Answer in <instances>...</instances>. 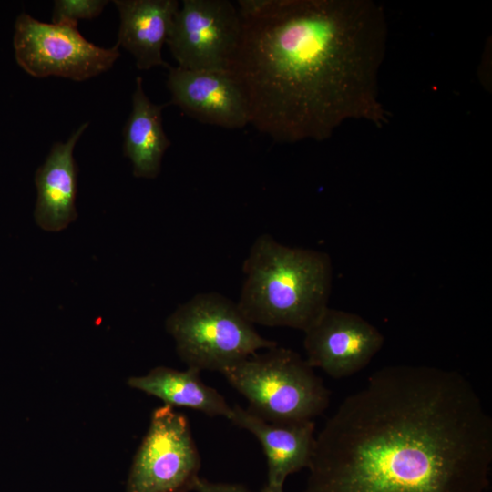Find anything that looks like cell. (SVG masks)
Segmentation results:
<instances>
[{"mask_svg":"<svg viewBox=\"0 0 492 492\" xmlns=\"http://www.w3.org/2000/svg\"><path fill=\"white\" fill-rule=\"evenodd\" d=\"M303 333L305 360L334 379L361 371L384 344L383 334L362 316L330 307Z\"/></svg>","mask_w":492,"mask_h":492,"instance_id":"9c48e42d","label":"cell"},{"mask_svg":"<svg viewBox=\"0 0 492 492\" xmlns=\"http://www.w3.org/2000/svg\"><path fill=\"white\" fill-rule=\"evenodd\" d=\"M87 126L88 122L80 125L66 142L54 143L36 172L37 200L34 216L45 231H62L77 217V168L73 151Z\"/></svg>","mask_w":492,"mask_h":492,"instance_id":"7c38bea8","label":"cell"},{"mask_svg":"<svg viewBox=\"0 0 492 492\" xmlns=\"http://www.w3.org/2000/svg\"><path fill=\"white\" fill-rule=\"evenodd\" d=\"M119 13L118 46L128 51L140 70L161 66L163 45L179 7L177 0H115Z\"/></svg>","mask_w":492,"mask_h":492,"instance_id":"4fadbf2b","label":"cell"},{"mask_svg":"<svg viewBox=\"0 0 492 492\" xmlns=\"http://www.w3.org/2000/svg\"><path fill=\"white\" fill-rule=\"evenodd\" d=\"M195 490L197 492H250L248 487L240 483L211 482L200 477Z\"/></svg>","mask_w":492,"mask_h":492,"instance_id":"e0dca14e","label":"cell"},{"mask_svg":"<svg viewBox=\"0 0 492 492\" xmlns=\"http://www.w3.org/2000/svg\"><path fill=\"white\" fill-rule=\"evenodd\" d=\"M228 420L259 440L267 460V485L283 487L288 476L309 466L315 441L313 420L270 422L239 405L232 406Z\"/></svg>","mask_w":492,"mask_h":492,"instance_id":"8fae6325","label":"cell"},{"mask_svg":"<svg viewBox=\"0 0 492 492\" xmlns=\"http://www.w3.org/2000/svg\"><path fill=\"white\" fill-rule=\"evenodd\" d=\"M242 271L237 304L253 324L304 332L329 307L333 265L324 251L290 247L264 233L253 241Z\"/></svg>","mask_w":492,"mask_h":492,"instance_id":"3957f363","label":"cell"},{"mask_svg":"<svg viewBox=\"0 0 492 492\" xmlns=\"http://www.w3.org/2000/svg\"><path fill=\"white\" fill-rule=\"evenodd\" d=\"M15 59L30 76L84 81L108 71L119 57L118 46L101 47L70 23H44L26 13L16 19Z\"/></svg>","mask_w":492,"mask_h":492,"instance_id":"8992f818","label":"cell"},{"mask_svg":"<svg viewBox=\"0 0 492 492\" xmlns=\"http://www.w3.org/2000/svg\"><path fill=\"white\" fill-rule=\"evenodd\" d=\"M201 459L188 419L164 405L154 410L131 465L128 492H190Z\"/></svg>","mask_w":492,"mask_h":492,"instance_id":"52a82bcc","label":"cell"},{"mask_svg":"<svg viewBox=\"0 0 492 492\" xmlns=\"http://www.w3.org/2000/svg\"><path fill=\"white\" fill-rule=\"evenodd\" d=\"M221 374L247 399V409L266 421L313 420L330 403L329 389L307 361L278 344Z\"/></svg>","mask_w":492,"mask_h":492,"instance_id":"5b68a950","label":"cell"},{"mask_svg":"<svg viewBox=\"0 0 492 492\" xmlns=\"http://www.w3.org/2000/svg\"><path fill=\"white\" fill-rule=\"evenodd\" d=\"M492 419L456 371L390 365L315 436L302 492H486Z\"/></svg>","mask_w":492,"mask_h":492,"instance_id":"6da1fadb","label":"cell"},{"mask_svg":"<svg viewBox=\"0 0 492 492\" xmlns=\"http://www.w3.org/2000/svg\"><path fill=\"white\" fill-rule=\"evenodd\" d=\"M179 358L189 368L222 373L261 349L277 343L262 337L237 302L215 292H200L166 320Z\"/></svg>","mask_w":492,"mask_h":492,"instance_id":"277c9868","label":"cell"},{"mask_svg":"<svg viewBox=\"0 0 492 492\" xmlns=\"http://www.w3.org/2000/svg\"><path fill=\"white\" fill-rule=\"evenodd\" d=\"M199 371H184L158 366L142 376L128 381L130 387L162 400L171 407H184L201 412L209 416L230 418L232 411L225 398L213 387L206 384Z\"/></svg>","mask_w":492,"mask_h":492,"instance_id":"9a60e30c","label":"cell"},{"mask_svg":"<svg viewBox=\"0 0 492 492\" xmlns=\"http://www.w3.org/2000/svg\"><path fill=\"white\" fill-rule=\"evenodd\" d=\"M385 13L371 0H267L241 19L229 73L250 124L279 143L323 141L350 119L381 127Z\"/></svg>","mask_w":492,"mask_h":492,"instance_id":"7a4b0ae2","label":"cell"},{"mask_svg":"<svg viewBox=\"0 0 492 492\" xmlns=\"http://www.w3.org/2000/svg\"><path fill=\"white\" fill-rule=\"evenodd\" d=\"M261 492H284V491H283V487H272L266 484L261 488Z\"/></svg>","mask_w":492,"mask_h":492,"instance_id":"ac0fdd59","label":"cell"},{"mask_svg":"<svg viewBox=\"0 0 492 492\" xmlns=\"http://www.w3.org/2000/svg\"><path fill=\"white\" fill-rule=\"evenodd\" d=\"M108 3L106 0H56L52 23L77 25L79 19H93L101 14Z\"/></svg>","mask_w":492,"mask_h":492,"instance_id":"2e32d148","label":"cell"},{"mask_svg":"<svg viewBox=\"0 0 492 492\" xmlns=\"http://www.w3.org/2000/svg\"><path fill=\"white\" fill-rule=\"evenodd\" d=\"M241 34V18L228 0H183L167 38L178 67L229 72Z\"/></svg>","mask_w":492,"mask_h":492,"instance_id":"ba28073f","label":"cell"},{"mask_svg":"<svg viewBox=\"0 0 492 492\" xmlns=\"http://www.w3.org/2000/svg\"><path fill=\"white\" fill-rule=\"evenodd\" d=\"M166 104H154L146 95L141 77L136 78L132 109L123 128V152L132 163L136 178L155 179L171 142L162 126Z\"/></svg>","mask_w":492,"mask_h":492,"instance_id":"5bb4252c","label":"cell"},{"mask_svg":"<svg viewBox=\"0 0 492 492\" xmlns=\"http://www.w3.org/2000/svg\"><path fill=\"white\" fill-rule=\"evenodd\" d=\"M168 105L179 107L198 121L224 128H242L250 123L245 97L229 72L168 68Z\"/></svg>","mask_w":492,"mask_h":492,"instance_id":"30bf717a","label":"cell"}]
</instances>
